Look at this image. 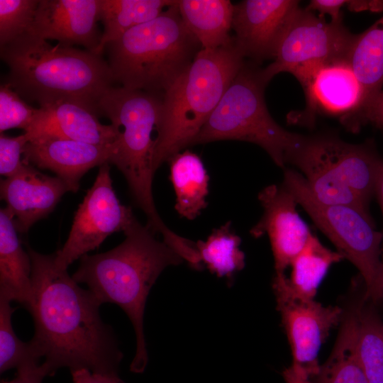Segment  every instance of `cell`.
Returning <instances> with one entry per match:
<instances>
[{"label":"cell","instance_id":"25","mask_svg":"<svg viewBox=\"0 0 383 383\" xmlns=\"http://www.w3.org/2000/svg\"><path fill=\"white\" fill-rule=\"evenodd\" d=\"M357 309L343 320L334 348L314 383H369L357 353Z\"/></svg>","mask_w":383,"mask_h":383},{"label":"cell","instance_id":"11","mask_svg":"<svg viewBox=\"0 0 383 383\" xmlns=\"http://www.w3.org/2000/svg\"><path fill=\"white\" fill-rule=\"evenodd\" d=\"M272 287L292 349L291 367L305 379L315 377L321 366L320 348L330 331L340 323L343 310L296 296L290 289L285 274H275Z\"/></svg>","mask_w":383,"mask_h":383},{"label":"cell","instance_id":"6","mask_svg":"<svg viewBox=\"0 0 383 383\" xmlns=\"http://www.w3.org/2000/svg\"><path fill=\"white\" fill-rule=\"evenodd\" d=\"M201 49L175 1L155 18L108 43L104 50L114 82L163 95Z\"/></svg>","mask_w":383,"mask_h":383},{"label":"cell","instance_id":"33","mask_svg":"<svg viewBox=\"0 0 383 383\" xmlns=\"http://www.w3.org/2000/svg\"><path fill=\"white\" fill-rule=\"evenodd\" d=\"M345 4V0H312L305 9L313 12L317 11L320 16L328 15L332 22H340L343 21L341 8Z\"/></svg>","mask_w":383,"mask_h":383},{"label":"cell","instance_id":"2","mask_svg":"<svg viewBox=\"0 0 383 383\" xmlns=\"http://www.w3.org/2000/svg\"><path fill=\"white\" fill-rule=\"evenodd\" d=\"M123 233L125 240L114 248L83 255L72 277L77 283L87 284L101 304H115L126 313L136 337V351L130 370L141 373L148 360L143 332L147 297L161 272L184 260L135 217Z\"/></svg>","mask_w":383,"mask_h":383},{"label":"cell","instance_id":"34","mask_svg":"<svg viewBox=\"0 0 383 383\" xmlns=\"http://www.w3.org/2000/svg\"><path fill=\"white\" fill-rule=\"evenodd\" d=\"M73 383H126L118 374H102L87 369L70 371Z\"/></svg>","mask_w":383,"mask_h":383},{"label":"cell","instance_id":"40","mask_svg":"<svg viewBox=\"0 0 383 383\" xmlns=\"http://www.w3.org/2000/svg\"><path fill=\"white\" fill-rule=\"evenodd\" d=\"M377 197L378 201L379 203L382 215H383V160L379 169L377 183H376V187H375V194ZM383 235V231L382 232ZM382 250H383V240H382Z\"/></svg>","mask_w":383,"mask_h":383},{"label":"cell","instance_id":"5","mask_svg":"<svg viewBox=\"0 0 383 383\" xmlns=\"http://www.w3.org/2000/svg\"><path fill=\"white\" fill-rule=\"evenodd\" d=\"M163 95L111 87L97 104L98 114L108 118L118 130L110 164L125 177L135 202L147 216V226L162 240L175 245L181 236L160 218L152 196L153 156L160 122Z\"/></svg>","mask_w":383,"mask_h":383},{"label":"cell","instance_id":"13","mask_svg":"<svg viewBox=\"0 0 383 383\" xmlns=\"http://www.w3.org/2000/svg\"><path fill=\"white\" fill-rule=\"evenodd\" d=\"M291 74L303 87L310 115L339 116L345 126L355 131L363 92L348 59L300 67Z\"/></svg>","mask_w":383,"mask_h":383},{"label":"cell","instance_id":"14","mask_svg":"<svg viewBox=\"0 0 383 383\" xmlns=\"http://www.w3.org/2000/svg\"><path fill=\"white\" fill-rule=\"evenodd\" d=\"M295 0H245L234 4L232 30L245 58L274 59L278 44L296 11Z\"/></svg>","mask_w":383,"mask_h":383},{"label":"cell","instance_id":"19","mask_svg":"<svg viewBox=\"0 0 383 383\" xmlns=\"http://www.w3.org/2000/svg\"><path fill=\"white\" fill-rule=\"evenodd\" d=\"M42 116L27 133L30 139L41 133H51L95 145H111L118 135L113 124H102L98 114L87 105L77 101L62 100L40 107Z\"/></svg>","mask_w":383,"mask_h":383},{"label":"cell","instance_id":"16","mask_svg":"<svg viewBox=\"0 0 383 383\" xmlns=\"http://www.w3.org/2000/svg\"><path fill=\"white\" fill-rule=\"evenodd\" d=\"M111 145H95L51 133L33 137L26 145L23 161L57 174L76 192L83 175L91 168L110 164L114 151Z\"/></svg>","mask_w":383,"mask_h":383},{"label":"cell","instance_id":"30","mask_svg":"<svg viewBox=\"0 0 383 383\" xmlns=\"http://www.w3.org/2000/svg\"><path fill=\"white\" fill-rule=\"evenodd\" d=\"M39 0H0V47L29 33Z\"/></svg>","mask_w":383,"mask_h":383},{"label":"cell","instance_id":"21","mask_svg":"<svg viewBox=\"0 0 383 383\" xmlns=\"http://www.w3.org/2000/svg\"><path fill=\"white\" fill-rule=\"evenodd\" d=\"M348 61L361 85L363 99L355 131L367 116L383 86V16L364 32L355 35Z\"/></svg>","mask_w":383,"mask_h":383},{"label":"cell","instance_id":"18","mask_svg":"<svg viewBox=\"0 0 383 383\" xmlns=\"http://www.w3.org/2000/svg\"><path fill=\"white\" fill-rule=\"evenodd\" d=\"M0 191L1 199L13 216L17 231L26 233L51 213L70 189L58 177L44 174L24 163L16 174L1 180Z\"/></svg>","mask_w":383,"mask_h":383},{"label":"cell","instance_id":"9","mask_svg":"<svg viewBox=\"0 0 383 383\" xmlns=\"http://www.w3.org/2000/svg\"><path fill=\"white\" fill-rule=\"evenodd\" d=\"M284 170L282 185L335 245L338 252L358 269L365 283L367 295L380 272L383 240L382 233L376 230L370 214L350 205L319 201L300 172L289 168Z\"/></svg>","mask_w":383,"mask_h":383},{"label":"cell","instance_id":"7","mask_svg":"<svg viewBox=\"0 0 383 383\" xmlns=\"http://www.w3.org/2000/svg\"><path fill=\"white\" fill-rule=\"evenodd\" d=\"M382 160L368 144H351L324 133L304 135L288 164L301 171L319 201L350 205L370 213Z\"/></svg>","mask_w":383,"mask_h":383},{"label":"cell","instance_id":"15","mask_svg":"<svg viewBox=\"0 0 383 383\" xmlns=\"http://www.w3.org/2000/svg\"><path fill=\"white\" fill-rule=\"evenodd\" d=\"M258 199L263 215L250 233L255 238L268 235L276 274H285L313 233L297 212L294 196L282 184L266 187L259 193Z\"/></svg>","mask_w":383,"mask_h":383},{"label":"cell","instance_id":"23","mask_svg":"<svg viewBox=\"0 0 383 383\" xmlns=\"http://www.w3.org/2000/svg\"><path fill=\"white\" fill-rule=\"evenodd\" d=\"M169 161L176 195L175 209L181 216L193 220L207 206V172L201 158L189 150L177 153Z\"/></svg>","mask_w":383,"mask_h":383},{"label":"cell","instance_id":"17","mask_svg":"<svg viewBox=\"0 0 383 383\" xmlns=\"http://www.w3.org/2000/svg\"><path fill=\"white\" fill-rule=\"evenodd\" d=\"M100 5L101 0H39L29 33L97 54L102 34L97 26Z\"/></svg>","mask_w":383,"mask_h":383},{"label":"cell","instance_id":"3","mask_svg":"<svg viewBox=\"0 0 383 383\" xmlns=\"http://www.w3.org/2000/svg\"><path fill=\"white\" fill-rule=\"evenodd\" d=\"M0 56L9 67L6 84L39 107L72 100L98 114L99 100L114 82L101 55L60 43L52 45L31 33L0 47Z\"/></svg>","mask_w":383,"mask_h":383},{"label":"cell","instance_id":"38","mask_svg":"<svg viewBox=\"0 0 383 383\" xmlns=\"http://www.w3.org/2000/svg\"><path fill=\"white\" fill-rule=\"evenodd\" d=\"M365 299H371L374 301L383 299V250L379 274L372 290L365 295Z\"/></svg>","mask_w":383,"mask_h":383},{"label":"cell","instance_id":"4","mask_svg":"<svg viewBox=\"0 0 383 383\" xmlns=\"http://www.w3.org/2000/svg\"><path fill=\"white\" fill-rule=\"evenodd\" d=\"M233 40L215 49H201L162 96L153 170L192 142L245 62Z\"/></svg>","mask_w":383,"mask_h":383},{"label":"cell","instance_id":"32","mask_svg":"<svg viewBox=\"0 0 383 383\" xmlns=\"http://www.w3.org/2000/svg\"><path fill=\"white\" fill-rule=\"evenodd\" d=\"M30 140L24 133L16 137L0 135V174L9 177L16 174L24 165L21 155L24 148Z\"/></svg>","mask_w":383,"mask_h":383},{"label":"cell","instance_id":"31","mask_svg":"<svg viewBox=\"0 0 383 383\" xmlns=\"http://www.w3.org/2000/svg\"><path fill=\"white\" fill-rule=\"evenodd\" d=\"M43 111L29 105L7 84L0 87V131L21 128L30 132L40 120Z\"/></svg>","mask_w":383,"mask_h":383},{"label":"cell","instance_id":"37","mask_svg":"<svg viewBox=\"0 0 383 383\" xmlns=\"http://www.w3.org/2000/svg\"><path fill=\"white\" fill-rule=\"evenodd\" d=\"M374 126L383 129V90L373 105L367 119Z\"/></svg>","mask_w":383,"mask_h":383},{"label":"cell","instance_id":"22","mask_svg":"<svg viewBox=\"0 0 383 383\" xmlns=\"http://www.w3.org/2000/svg\"><path fill=\"white\" fill-rule=\"evenodd\" d=\"M181 18L202 49H215L233 40L234 4L228 0H179Z\"/></svg>","mask_w":383,"mask_h":383},{"label":"cell","instance_id":"10","mask_svg":"<svg viewBox=\"0 0 383 383\" xmlns=\"http://www.w3.org/2000/svg\"><path fill=\"white\" fill-rule=\"evenodd\" d=\"M134 216L130 207L121 204L116 195L110 166H99L91 187L79 204L68 238L55 252V264L67 270L70 265L98 248L110 235L124 231Z\"/></svg>","mask_w":383,"mask_h":383},{"label":"cell","instance_id":"39","mask_svg":"<svg viewBox=\"0 0 383 383\" xmlns=\"http://www.w3.org/2000/svg\"><path fill=\"white\" fill-rule=\"evenodd\" d=\"M282 376L286 383H311L309 379L298 374L292 367L285 369L282 372Z\"/></svg>","mask_w":383,"mask_h":383},{"label":"cell","instance_id":"20","mask_svg":"<svg viewBox=\"0 0 383 383\" xmlns=\"http://www.w3.org/2000/svg\"><path fill=\"white\" fill-rule=\"evenodd\" d=\"M14 218L0 210V297L16 301L26 309L33 301L31 260L17 235Z\"/></svg>","mask_w":383,"mask_h":383},{"label":"cell","instance_id":"35","mask_svg":"<svg viewBox=\"0 0 383 383\" xmlns=\"http://www.w3.org/2000/svg\"><path fill=\"white\" fill-rule=\"evenodd\" d=\"M46 377L42 367L29 372H16V377L9 381L1 379V383H42Z\"/></svg>","mask_w":383,"mask_h":383},{"label":"cell","instance_id":"1","mask_svg":"<svg viewBox=\"0 0 383 383\" xmlns=\"http://www.w3.org/2000/svg\"><path fill=\"white\" fill-rule=\"evenodd\" d=\"M27 251L33 287L27 310L35 326L30 342L46 376L62 367L118 374L123 353L100 316L101 304L55 264V253L41 254L28 245Z\"/></svg>","mask_w":383,"mask_h":383},{"label":"cell","instance_id":"12","mask_svg":"<svg viewBox=\"0 0 383 383\" xmlns=\"http://www.w3.org/2000/svg\"><path fill=\"white\" fill-rule=\"evenodd\" d=\"M355 35L340 22L326 21L313 11L299 8L278 44L273 61L263 68L270 80L281 72L313 64L348 59Z\"/></svg>","mask_w":383,"mask_h":383},{"label":"cell","instance_id":"36","mask_svg":"<svg viewBox=\"0 0 383 383\" xmlns=\"http://www.w3.org/2000/svg\"><path fill=\"white\" fill-rule=\"evenodd\" d=\"M345 5L354 11L370 10L372 11H383V1H346Z\"/></svg>","mask_w":383,"mask_h":383},{"label":"cell","instance_id":"28","mask_svg":"<svg viewBox=\"0 0 383 383\" xmlns=\"http://www.w3.org/2000/svg\"><path fill=\"white\" fill-rule=\"evenodd\" d=\"M357 353L369 383H383V322L372 311L357 309Z\"/></svg>","mask_w":383,"mask_h":383},{"label":"cell","instance_id":"24","mask_svg":"<svg viewBox=\"0 0 383 383\" xmlns=\"http://www.w3.org/2000/svg\"><path fill=\"white\" fill-rule=\"evenodd\" d=\"M173 0H101L100 19L104 30L96 53L132 28L151 21L174 4Z\"/></svg>","mask_w":383,"mask_h":383},{"label":"cell","instance_id":"27","mask_svg":"<svg viewBox=\"0 0 383 383\" xmlns=\"http://www.w3.org/2000/svg\"><path fill=\"white\" fill-rule=\"evenodd\" d=\"M231 221L214 229L206 240L195 243L199 260L218 277L232 282L235 274L245 266V255L240 250L241 240L232 230Z\"/></svg>","mask_w":383,"mask_h":383},{"label":"cell","instance_id":"29","mask_svg":"<svg viewBox=\"0 0 383 383\" xmlns=\"http://www.w3.org/2000/svg\"><path fill=\"white\" fill-rule=\"evenodd\" d=\"M10 301L0 297V372L16 369V372L36 370L41 361L30 341H21L15 333L11 316L16 309Z\"/></svg>","mask_w":383,"mask_h":383},{"label":"cell","instance_id":"8","mask_svg":"<svg viewBox=\"0 0 383 383\" xmlns=\"http://www.w3.org/2000/svg\"><path fill=\"white\" fill-rule=\"evenodd\" d=\"M269 82L263 69L245 62L192 145L245 141L260 146L277 165L286 168L304 135L285 130L270 114L265 100Z\"/></svg>","mask_w":383,"mask_h":383},{"label":"cell","instance_id":"26","mask_svg":"<svg viewBox=\"0 0 383 383\" xmlns=\"http://www.w3.org/2000/svg\"><path fill=\"white\" fill-rule=\"evenodd\" d=\"M343 259L345 258L340 252L328 249L312 234L290 264L291 276L287 277L290 289L298 296L313 299L330 267Z\"/></svg>","mask_w":383,"mask_h":383}]
</instances>
